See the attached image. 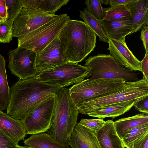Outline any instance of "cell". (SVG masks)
I'll return each instance as SVG.
<instances>
[{"instance_id":"cell-1","label":"cell","mask_w":148,"mask_h":148,"mask_svg":"<svg viewBox=\"0 0 148 148\" xmlns=\"http://www.w3.org/2000/svg\"><path fill=\"white\" fill-rule=\"evenodd\" d=\"M62 88L47 84L34 77L19 79L10 88L7 114L12 118L23 120L40 103L55 95Z\"/></svg>"},{"instance_id":"cell-2","label":"cell","mask_w":148,"mask_h":148,"mask_svg":"<svg viewBox=\"0 0 148 148\" xmlns=\"http://www.w3.org/2000/svg\"><path fill=\"white\" fill-rule=\"evenodd\" d=\"M97 36L84 21L70 19L57 37L69 62L78 63L94 51Z\"/></svg>"},{"instance_id":"cell-3","label":"cell","mask_w":148,"mask_h":148,"mask_svg":"<svg viewBox=\"0 0 148 148\" xmlns=\"http://www.w3.org/2000/svg\"><path fill=\"white\" fill-rule=\"evenodd\" d=\"M55 96L50 126L47 132L56 141L65 144L77 123L79 112L70 96L69 88L60 89Z\"/></svg>"},{"instance_id":"cell-4","label":"cell","mask_w":148,"mask_h":148,"mask_svg":"<svg viewBox=\"0 0 148 148\" xmlns=\"http://www.w3.org/2000/svg\"><path fill=\"white\" fill-rule=\"evenodd\" d=\"M148 95V81L144 77L135 82H126L119 90L84 102L77 107L79 113H88L99 108L125 101L140 99Z\"/></svg>"},{"instance_id":"cell-5","label":"cell","mask_w":148,"mask_h":148,"mask_svg":"<svg viewBox=\"0 0 148 148\" xmlns=\"http://www.w3.org/2000/svg\"><path fill=\"white\" fill-rule=\"evenodd\" d=\"M126 82L118 79L88 78L75 84L69 90L71 98L77 107L84 102L119 90Z\"/></svg>"},{"instance_id":"cell-6","label":"cell","mask_w":148,"mask_h":148,"mask_svg":"<svg viewBox=\"0 0 148 148\" xmlns=\"http://www.w3.org/2000/svg\"><path fill=\"white\" fill-rule=\"evenodd\" d=\"M85 61V66L89 69L87 78L90 79H115L125 82L139 80L138 73L120 66L110 54L90 56Z\"/></svg>"},{"instance_id":"cell-7","label":"cell","mask_w":148,"mask_h":148,"mask_svg":"<svg viewBox=\"0 0 148 148\" xmlns=\"http://www.w3.org/2000/svg\"><path fill=\"white\" fill-rule=\"evenodd\" d=\"M70 19L66 14L58 15L52 20L18 38V47L39 53L58 37L62 29Z\"/></svg>"},{"instance_id":"cell-8","label":"cell","mask_w":148,"mask_h":148,"mask_svg":"<svg viewBox=\"0 0 148 148\" xmlns=\"http://www.w3.org/2000/svg\"><path fill=\"white\" fill-rule=\"evenodd\" d=\"M89 71L85 66L69 62L42 71L34 77L49 85L64 87L85 79Z\"/></svg>"},{"instance_id":"cell-9","label":"cell","mask_w":148,"mask_h":148,"mask_svg":"<svg viewBox=\"0 0 148 148\" xmlns=\"http://www.w3.org/2000/svg\"><path fill=\"white\" fill-rule=\"evenodd\" d=\"M36 55L34 51L18 47L9 51L8 67L19 79L35 77L40 73L35 66Z\"/></svg>"},{"instance_id":"cell-10","label":"cell","mask_w":148,"mask_h":148,"mask_svg":"<svg viewBox=\"0 0 148 148\" xmlns=\"http://www.w3.org/2000/svg\"><path fill=\"white\" fill-rule=\"evenodd\" d=\"M55 95L40 103L22 120L27 134H35L49 129L55 103Z\"/></svg>"},{"instance_id":"cell-11","label":"cell","mask_w":148,"mask_h":148,"mask_svg":"<svg viewBox=\"0 0 148 148\" xmlns=\"http://www.w3.org/2000/svg\"><path fill=\"white\" fill-rule=\"evenodd\" d=\"M57 16L23 8L13 22L12 37L18 38L25 36Z\"/></svg>"},{"instance_id":"cell-12","label":"cell","mask_w":148,"mask_h":148,"mask_svg":"<svg viewBox=\"0 0 148 148\" xmlns=\"http://www.w3.org/2000/svg\"><path fill=\"white\" fill-rule=\"evenodd\" d=\"M69 62L64 54L60 40L57 37L37 54L35 66L40 73Z\"/></svg>"},{"instance_id":"cell-13","label":"cell","mask_w":148,"mask_h":148,"mask_svg":"<svg viewBox=\"0 0 148 148\" xmlns=\"http://www.w3.org/2000/svg\"><path fill=\"white\" fill-rule=\"evenodd\" d=\"M110 54L121 66L134 71H141L140 61L127 47L125 38L119 40L108 38Z\"/></svg>"},{"instance_id":"cell-14","label":"cell","mask_w":148,"mask_h":148,"mask_svg":"<svg viewBox=\"0 0 148 148\" xmlns=\"http://www.w3.org/2000/svg\"><path fill=\"white\" fill-rule=\"evenodd\" d=\"M66 143L71 148H100L95 134L77 123Z\"/></svg>"},{"instance_id":"cell-15","label":"cell","mask_w":148,"mask_h":148,"mask_svg":"<svg viewBox=\"0 0 148 148\" xmlns=\"http://www.w3.org/2000/svg\"><path fill=\"white\" fill-rule=\"evenodd\" d=\"M0 130L18 144L24 140L27 134L22 120L12 118L1 110Z\"/></svg>"},{"instance_id":"cell-16","label":"cell","mask_w":148,"mask_h":148,"mask_svg":"<svg viewBox=\"0 0 148 148\" xmlns=\"http://www.w3.org/2000/svg\"><path fill=\"white\" fill-rule=\"evenodd\" d=\"M100 22L108 38L119 40L131 34L132 22L130 17L117 20H101Z\"/></svg>"},{"instance_id":"cell-17","label":"cell","mask_w":148,"mask_h":148,"mask_svg":"<svg viewBox=\"0 0 148 148\" xmlns=\"http://www.w3.org/2000/svg\"><path fill=\"white\" fill-rule=\"evenodd\" d=\"M126 6L132 22L131 34L148 25V0H133Z\"/></svg>"},{"instance_id":"cell-18","label":"cell","mask_w":148,"mask_h":148,"mask_svg":"<svg viewBox=\"0 0 148 148\" xmlns=\"http://www.w3.org/2000/svg\"><path fill=\"white\" fill-rule=\"evenodd\" d=\"M95 134L100 148L125 147L116 133L112 119L106 121L104 125Z\"/></svg>"},{"instance_id":"cell-19","label":"cell","mask_w":148,"mask_h":148,"mask_svg":"<svg viewBox=\"0 0 148 148\" xmlns=\"http://www.w3.org/2000/svg\"><path fill=\"white\" fill-rule=\"evenodd\" d=\"M140 99L127 101L99 108L88 113L87 115L99 119H103L109 117L114 119L128 111Z\"/></svg>"},{"instance_id":"cell-20","label":"cell","mask_w":148,"mask_h":148,"mask_svg":"<svg viewBox=\"0 0 148 148\" xmlns=\"http://www.w3.org/2000/svg\"><path fill=\"white\" fill-rule=\"evenodd\" d=\"M24 143L26 146L33 148H71L66 143L58 142L49 134L45 132L32 135Z\"/></svg>"},{"instance_id":"cell-21","label":"cell","mask_w":148,"mask_h":148,"mask_svg":"<svg viewBox=\"0 0 148 148\" xmlns=\"http://www.w3.org/2000/svg\"><path fill=\"white\" fill-rule=\"evenodd\" d=\"M140 113L132 116L120 119L114 122L116 133L121 139L129 130L139 126L148 124V116Z\"/></svg>"},{"instance_id":"cell-22","label":"cell","mask_w":148,"mask_h":148,"mask_svg":"<svg viewBox=\"0 0 148 148\" xmlns=\"http://www.w3.org/2000/svg\"><path fill=\"white\" fill-rule=\"evenodd\" d=\"M10 88L8 83L5 69V61L0 54V110L6 109L10 97Z\"/></svg>"},{"instance_id":"cell-23","label":"cell","mask_w":148,"mask_h":148,"mask_svg":"<svg viewBox=\"0 0 148 148\" xmlns=\"http://www.w3.org/2000/svg\"><path fill=\"white\" fill-rule=\"evenodd\" d=\"M80 17L84 21L98 36L100 41L108 43V38L100 22V20L92 15L85 8L80 11Z\"/></svg>"},{"instance_id":"cell-24","label":"cell","mask_w":148,"mask_h":148,"mask_svg":"<svg viewBox=\"0 0 148 148\" xmlns=\"http://www.w3.org/2000/svg\"><path fill=\"white\" fill-rule=\"evenodd\" d=\"M104 20H117L130 17L129 10L126 6L119 5L107 8H103Z\"/></svg>"},{"instance_id":"cell-25","label":"cell","mask_w":148,"mask_h":148,"mask_svg":"<svg viewBox=\"0 0 148 148\" xmlns=\"http://www.w3.org/2000/svg\"><path fill=\"white\" fill-rule=\"evenodd\" d=\"M69 0H38L37 8L35 10L41 12L55 14V12L62 6L66 5Z\"/></svg>"},{"instance_id":"cell-26","label":"cell","mask_w":148,"mask_h":148,"mask_svg":"<svg viewBox=\"0 0 148 148\" xmlns=\"http://www.w3.org/2000/svg\"><path fill=\"white\" fill-rule=\"evenodd\" d=\"M148 132V124L135 127L128 130L122 138L125 147Z\"/></svg>"},{"instance_id":"cell-27","label":"cell","mask_w":148,"mask_h":148,"mask_svg":"<svg viewBox=\"0 0 148 148\" xmlns=\"http://www.w3.org/2000/svg\"><path fill=\"white\" fill-rule=\"evenodd\" d=\"M13 22L0 21V42L9 43L12 40Z\"/></svg>"},{"instance_id":"cell-28","label":"cell","mask_w":148,"mask_h":148,"mask_svg":"<svg viewBox=\"0 0 148 148\" xmlns=\"http://www.w3.org/2000/svg\"><path fill=\"white\" fill-rule=\"evenodd\" d=\"M8 14L7 20L14 22L23 8L22 0H5Z\"/></svg>"},{"instance_id":"cell-29","label":"cell","mask_w":148,"mask_h":148,"mask_svg":"<svg viewBox=\"0 0 148 148\" xmlns=\"http://www.w3.org/2000/svg\"><path fill=\"white\" fill-rule=\"evenodd\" d=\"M87 10L100 20L103 19V11L100 0H86L85 1Z\"/></svg>"},{"instance_id":"cell-30","label":"cell","mask_w":148,"mask_h":148,"mask_svg":"<svg viewBox=\"0 0 148 148\" xmlns=\"http://www.w3.org/2000/svg\"><path fill=\"white\" fill-rule=\"evenodd\" d=\"M103 119H82L79 123L94 134L99 130L105 124Z\"/></svg>"},{"instance_id":"cell-31","label":"cell","mask_w":148,"mask_h":148,"mask_svg":"<svg viewBox=\"0 0 148 148\" xmlns=\"http://www.w3.org/2000/svg\"><path fill=\"white\" fill-rule=\"evenodd\" d=\"M19 146L0 130V148H18Z\"/></svg>"},{"instance_id":"cell-32","label":"cell","mask_w":148,"mask_h":148,"mask_svg":"<svg viewBox=\"0 0 148 148\" xmlns=\"http://www.w3.org/2000/svg\"><path fill=\"white\" fill-rule=\"evenodd\" d=\"M126 148H148V132L141 136Z\"/></svg>"},{"instance_id":"cell-33","label":"cell","mask_w":148,"mask_h":148,"mask_svg":"<svg viewBox=\"0 0 148 148\" xmlns=\"http://www.w3.org/2000/svg\"><path fill=\"white\" fill-rule=\"evenodd\" d=\"M134 108L144 114H148V95L144 97L134 105Z\"/></svg>"},{"instance_id":"cell-34","label":"cell","mask_w":148,"mask_h":148,"mask_svg":"<svg viewBox=\"0 0 148 148\" xmlns=\"http://www.w3.org/2000/svg\"><path fill=\"white\" fill-rule=\"evenodd\" d=\"M140 67L143 77L148 81V52L145 53L144 58L140 61Z\"/></svg>"},{"instance_id":"cell-35","label":"cell","mask_w":148,"mask_h":148,"mask_svg":"<svg viewBox=\"0 0 148 148\" xmlns=\"http://www.w3.org/2000/svg\"><path fill=\"white\" fill-rule=\"evenodd\" d=\"M140 37L146 53L148 52V25L141 29Z\"/></svg>"},{"instance_id":"cell-36","label":"cell","mask_w":148,"mask_h":148,"mask_svg":"<svg viewBox=\"0 0 148 148\" xmlns=\"http://www.w3.org/2000/svg\"><path fill=\"white\" fill-rule=\"evenodd\" d=\"M8 14L5 0H0V21H5Z\"/></svg>"},{"instance_id":"cell-37","label":"cell","mask_w":148,"mask_h":148,"mask_svg":"<svg viewBox=\"0 0 148 148\" xmlns=\"http://www.w3.org/2000/svg\"><path fill=\"white\" fill-rule=\"evenodd\" d=\"M133 0H109V4L111 6H126Z\"/></svg>"},{"instance_id":"cell-38","label":"cell","mask_w":148,"mask_h":148,"mask_svg":"<svg viewBox=\"0 0 148 148\" xmlns=\"http://www.w3.org/2000/svg\"><path fill=\"white\" fill-rule=\"evenodd\" d=\"M101 3L104 4L105 5H107L109 4V0H100Z\"/></svg>"},{"instance_id":"cell-39","label":"cell","mask_w":148,"mask_h":148,"mask_svg":"<svg viewBox=\"0 0 148 148\" xmlns=\"http://www.w3.org/2000/svg\"><path fill=\"white\" fill-rule=\"evenodd\" d=\"M18 148H33L32 147H30L29 146H19V147Z\"/></svg>"}]
</instances>
